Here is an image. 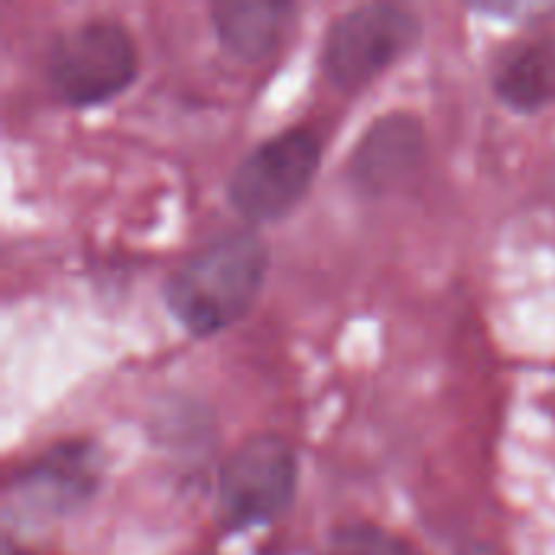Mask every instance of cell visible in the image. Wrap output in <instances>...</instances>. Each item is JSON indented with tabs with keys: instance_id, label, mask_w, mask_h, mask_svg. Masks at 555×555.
<instances>
[{
	"instance_id": "cell-9",
	"label": "cell",
	"mask_w": 555,
	"mask_h": 555,
	"mask_svg": "<svg viewBox=\"0 0 555 555\" xmlns=\"http://www.w3.org/2000/svg\"><path fill=\"white\" fill-rule=\"evenodd\" d=\"M491 88L517 114L546 111L555 101V39L524 36L494 52Z\"/></svg>"
},
{
	"instance_id": "cell-4",
	"label": "cell",
	"mask_w": 555,
	"mask_h": 555,
	"mask_svg": "<svg viewBox=\"0 0 555 555\" xmlns=\"http://www.w3.org/2000/svg\"><path fill=\"white\" fill-rule=\"evenodd\" d=\"M423 36V16L406 3H358L332 16L322 36V72L338 91H358L397 65Z\"/></svg>"
},
{
	"instance_id": "cell-11",
	"label": "cell",
	"mask_w": 555,
	"mask_h": 555,
	"mask_svg": "<svg viewBox=\"0 0 555 555\" xmlns=\"http://www.w3.org/2000/svg\"><path fill=\"white\" fill-rule=\"evenodd\" d=\"M10 555H33V553H10Z\"/></svg>"
},
{
	"instance_id": "cell-8",
	"label": "cell",
	"mask_w": 555,
	"mask_h": 555,
	"mask_svg": "<svg viewBox=\"0 0 555 555\" xmlns=\"http://www.w3.org/2000/svg\"><path fill=\"white\" fill-rule=\"evenodd\" d=\"M208 16L218 42L234 59L263 65L276 59L293 39L299 7L293 0H215Z\"/></svg>"
},
{
	"instance_id": "cell-10",
	"label": "cell",
	"mask_w": 555,
	"mask_h": 555,
	"mask_svg": "<svg viewBox=\"0 0 555 555\" xmlns=\"http://www.w3.org/2000/svg\"><path fill=\"white\" fill-rule=\"evenodd\" d=\"M325 555H413L410 546L377 524H341L328 533Z\"/></svg>"
},
{
	"instance_id": "cell-7",
	"label": "cell",
	"mask_w": 555,
	"mask_h": 555,
	"mask_svg": "<svg viewBox=\"0 0 555 555\" xmlns=\"http://www.w3.org/2000/svg\"><path fill=\"white\" fill-rule=\"evenodd\" d=\"M98 481L94 449L85 442H65L20 468L10 485V504H20L23 514L59 517L81 507L98 491Z\"/></svg>"
},
{
	"instance_id": "cell-2",
	"label": "cell",
	"mask_w": 555,
	"mask_h": 555,
	"mask_svg": "<svg viewBox=\"0 0 555 555\" xmlns=\"http://www.w3.org/2000/svg\"><path fill=\"white\" fill-rule=\"evenodd\" d=\"M46 81L62 104L98 107L124 94L140 75V49L117 16H85L46 49Z\"/></svg>"
},
{
	"instance_id": "cell-6",
	"label": "cell",
	"mask_w": 555,
	"mask_h": 555,
	"mask_svg": "<svg viewBox=\"0 0 555 555\" xmlns=\"http://www.w3.org/2000/svg\"><path fill=\"white\" fill-rule=\"evenodd\" d=\"M426 163V127L413 111H390L371 120L354 143L345 176L367 198L390 195L416 179Z\"/></svg>"
},
{
	"instance_id": "cell-5",
	"label": "cell",
	"mask_w": 555,
	"mask_h": 555,
	"mask_svg": "<svg viewBox=\"0 0 555 555\" xmlns=\"http://www.w3.org/2000/svg\"><path fill=\"white\" fill-rule=\"evenodd\" d=\"M299 488V455L289 439L260 433L244 439L218 472V514L228 530L280 520Z\"/></svg>"
},
{
	"instance_id": "cell-1",
	"label": "cell",
	"mask_w": 555,
	"mask_h": 555,
	"mask_svg": "<svg viewBox=\"0 0 555 555\" xmlns=\"http://www.w3.org/2000/svg\"><path fill=\"white\" fill-rule=\"evenodd\" d=\"M270 247L254 228H231L189 250L163 280L172 319L195 338H211L241 322L267 280Z\"/></svg>"
},
{
	"instance_id": "cell-3",
	"label": "cell",
	"mask_w": 555,
	"mask_h": 555,
	"mask_svg": "<svg viewBox=\"0 0 555 555\" xmlns=\"http://www.w3.org/2000/svg\"><path fill=\"white\" fill-rule=\"evenodd\" d=\"M322 137L293 124L254 143L228 176V202L250 224L286 218L315 185L322 169Z\"/></svg>"
}]
</instances>
